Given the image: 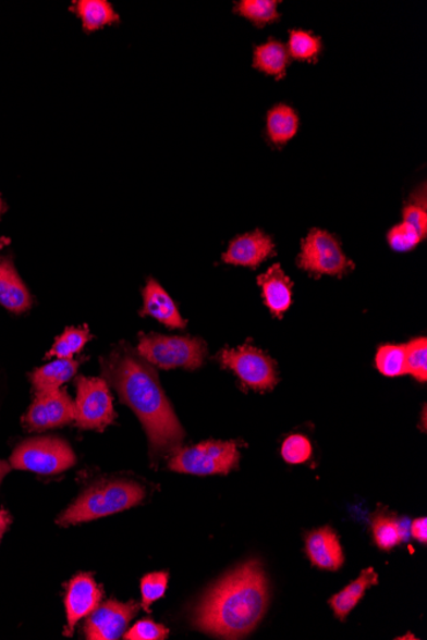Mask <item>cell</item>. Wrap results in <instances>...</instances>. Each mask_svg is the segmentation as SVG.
<instances>
[{"mask_svg":"<svg viewBox=\"0 0 427 640\" xmlns=\"http://www.w3.org/2000/svg\"><path fill=\"white\" fill-rule=\"evenodd\" d=\"M102 370L121 401L142 421L151 454L180 448L186 433L160 386L156 371L126 350L113 353L102 362Z\"/></svg>","mask_w":427,"mask_h":640,"instance_id":"1","label":"cell"},{"mask_svg":"<svg viewBox=\"0 0 427 640\" xmlns=\"http://www.w3.org/2000/svg\"><path fill=\"white\" fill-rule=\"evenodd\" d=\"M268 579L252 561L228 573L210 588L195 610L194 625L208 635L240 639L252 632L267 613Z\"/></svg>","mask_w":427,"mask_h":640,"instance_id":"2","label":"cell"},{"mask_svg":"<svg viewBox=\"0 0 427 640\" xmlns=\"http://www.w3.org/2000/svg\"><path fill=\"white\" fill-rule=\"evenodd\" d=\"M144 499V488L135 482L112 481L95 484L61 514L58 525L68 527L105 518L131 509Z\"/></svg>","mask_w":427,"mask_h":640,"instance_id":"3","label":"cell"},{"mask_svg":"<svg viewBox=\"0 0 427 640\" xmlns=\"http://www.w3.org/2000/svg\"><path fill=\"white\" fill-rule=\"evenodd\" d=\"M138 355L163 370H196L203 366L206 344L198 337L144 335L137 345Z\"/></svg>","mask_w":427,"mask_h":640,"instance_id":"4","label":"cell"},{"mask_svg":"<svg viewBox=\"0 0 427 640\" xmlns=\"http://www.w3.org/2000/svg\"><path fill=\"white\" fill-rule=\"evenodd\" d=\"M239 461V446L233 441H205L176 448L169 468L176 473L195 476L227 475L237 467Z\"/></svg>","mask_w":427,"mask_h":640,"instance_id":"5","label":"cell"},{"mask_svg":"<svg viewBox=\"0 0 427 640\" xmlns=\"http://www.w3.org/2000/svg\"><path fill=\"white\" fill-rule=\"evenodd\" d=\"M14 469L53 476L76 465V455L68 441L58 438H34L24 441L11 455Z\"/></svg>","mask_w":427,"mask_h":640,"instance_id":"6","label":"cell"},{"mask_svg":"<svg viewBox=\"0 0 427 640\" xmlns=\"http://www.w3.org/2000/svg\"><path fill=\"white\" fill-rule=\"evenodd\" d=\"M298 267L315 275L343 276L355 269L343 253L341 242L327 231L314 227L302 239Z\"/></svg>","mask_w":427,"mask_h":640,"instance_id":"7","label":"cell"},{"mask_svg":"<svg viewBox=\"0 0 427 640\" xmlns=\"http://www.w3.org/2000/svg\"><path fill=\"white\" fill-rule=\"evenodd\" d=\"M75 422L80 429L102 431L115 419L112 395L106 380L78 378Z\"/></svg>","mask_w":427,"mask_h":640,"instance_id":"8","label":"cell"},{"mask_svg":"<svg viewBox=\"0 0 427 640\" xmlns=\"http://www.w3.org/2000/svg\"><path fill=\"white\" fill-rule=\"evenodd\" d=\"M220 362L232 370L243 384L255 390H271L277 385L278 378L274 364L259 349L252 345H242L235 349L220 352Z\"/></svg>","mask_w":427,"mask_h":640,"instance_id":"9","label":"cell"},{"mask_svg":"<svg viewBox=\"0 0 427 640\" xmlns=\"http://www.w3.org/2000/svg\"><path fill=\"white\" fill-rule=\"evenodd\" d=\"M75 402L63 389L53 392L35 393V401L24 417L29 431L56 429L75 421Z\"/></svg>","mask_w":427,"mask_h":640,"instance_id":"10","label":"cell"},{"mask_svg":"<svg viewBox=\"0 0 427 640\" xmlns=\"http://www.w3.org/2000/svg\"><path fill=\"white\" fill-rule=\"evenodd\" d=\"M137 612L138 605L135 601L122 603L110 600L102 603L87 616L84 625L85 637L90 640L121 638Z\"/></svg>","mask_w":427,"mask_h":640,"instance_id":"11","label":"cell"},{"mask_svg":"<svg viewBox=\"0 0 427 640\" xmlns=\"http://www.w3.org/2000/svg\"><path fill=\"white\" fill-rule=\"evenodd\" d=\"M274 253L276 245L270 235L256 230L235 237L228 246L222 260L234 267L256 269Z\"/></svg>","mask_w":427,"mask_h":640,"instance_id":"12","label":"cell"},{"mask_svg":"<svg viewBox=\"0 0 427 640\" xmlns=\"http://www.w3.org/2000/svg\"><path fill=\"white\" fill-rule=\"evenodd\" d=\"M101 599L102 592L90 576L81 574L72 579L64 601L69 628L75 629L80 620L85 619L100 605Z\"/></svg>","mask_w":427,"mask_h":640,"instance_id":"13","label":"cell"},{"mask_svg":"<svg viewBox=\"0 0 427 640\" xmlns=\"http://www.w3.org/2000/svg\"><path fill=\"white\" fill-rule=\"evenodd\" d=\"M306 553L313 565L324 570H340L344 564L340 539L330 527L307 534Z\"/></svg>","mask_w":427,"mask_h":640,"instance_id":"14","label":"cell"},{"mask_svg":"<svg viewBox=\"0 0 427 640\" xmlns=\"http://www.w3.org/2000/svg\"><path fill=\"white\" fill-rule=\"evenodd\" d=\"M0 305L13 313H24L33 306V297L11 257H0Z\"/></svg>","mask_w":427,"mask_h":640,"instance_id":"15","label":"cell"},{"mask_svg":"<svg viewBox=\"0 0 427 640\" xmlns=\"http://www.w3.org/2000/svg\"><path fill=\"white\" fill-rule=\"evenodd\" d=\"M143 315L151 316V318L172 329H183L187 325V321L182 318L172 297L169 296L156 279L147 281L143 291Z\"/></svg>","mask_w":427,"mask_h":640,"instance_id":"16","label":"cell"},{"mask_svg":"<svg viewBox=\"0 0 427 640\" xmlns=\"http://www.w3.org/2000/svg\"><path fill=\"white\" fill-rule=\"evenodd\" d=\"M257 284L261 286L265 305L272 313L281 316L289 310L293 284L281 264H272L267 272L257 278Z\"/></svg>","mask_w":427,"mask_h":640,"instance_id":"17","label":"cell"},{"mask_svg":"<svg viewBox=\"0 0 427 640\" xmlns=\"http://www.w3.org/2000/svg\"><path fill=\"white\" fill-rule=\"evenodd\" d=\"M70 11L81 20L86 34L98 32L107 26L120 24L121 17L107 0H77Z\"/></svg>","mask_w":427,"mask_h":640,"instance_id":"18","label":"cell"},{"mask_svg":"<svg viewBox=\"0 0 427 640\" xmlns=\"http://www.w3.org/2000/svg\"><path fill=\"white\" fill-rule=\"evenodd\" d=\"M291 64L289 49L281 40L270 39L254 48V69L277 81L286 76Z\"/></svg>","mask_w":427,"mask_h":640,"instance_id":"19","label":"cell"},{"mask_svg":"<svg viewBox=\"0 0 427 640\" xmlns=\"http://www.w3.org/2000/svg\"><path fill=\"white\" fill-rule=\"evenodd\" d=\"M78 366V360L57 358L53 362L35 370L29 377L35 393L53 392V390L62 389L65 382L75 377Z\"/></svg>","mask_w":427,"mask_h":640,"instance_id":"20","label":"cell"},{"mask_svg":"<svg viewBox=\"0 0 427 640\" xmlns=\"http://www.w3.org/2000/svg\"><path fill=\"white\" fill-rule=\"evenodd\" d=\"M300 116L292 107L277 104L267 114V136L272 146L283 147L296 137Z\"/></svg>","mask_w":427,"mask_h":640,"instance_id":"21","label":"cell"},{"mask_svg":"<svg viewBox=\"0 0 427 640\" xmlns=\"http://www.w3.org/2000/svg\"><path fill=\"white\" fill-rule=\"evenodd\" d=\"M379 583L378 574L374 569H366L361 573V576L343 591L333 595V599L329 601L331 608L334 610V614L338 619L344 620L352 610L358 605V602L363 600L364 594L371 586Z\"/></svg>","mask_w":427,"mask_h":640,"instance_id":"22","label":"cell"},{"mask_svg":"<svg viewBox=\"0 0 427 640\" xmlns=\"http://www.w3.org/2000/svg\"><path fill=\"white\" fill-rule=\"evenodd\" d=\"M277 0H241L235 3L233 12L243 19L248 20L256 27H265L281 19Z\"/></svg>","mask_w":427,"mask_h":640,"instance_id":"23","label":"cell"},{"mask_svg":"<svg viewBox=\"0 0 427 640\" xmlns=\"http://www.w3.org/2000/svg\"><path fill=\"white\" fill-rule=\"evenodd\" d=\"M290 57L298 62L318 63L322 50L320 36L305 29H291L289 40Z\"/></svg>","mask_w":427,"mask_h":640,"instance_id":"24","label":"cell"},{"mask_svg":"<svg viewBox=\"0 0 427 640\" xmlns=\"http://www.w3.org/2000/svg\"><path fill=\"white\" fill-rule=\"evenodd\" d=\"M90 340V330L86 327L65 329L47 353V358L73 359Z\"/></svg>","mask_w":427,"mask_h":640,"instance_id":"25","label":"cell"},{"mask_svg":"<svg viewBox=\"0 0 427 640\" xmlns=\"http://www.w3.org/2000/svg\"><path fill=\"white\" fill-rule=\"evenodd\" d=\"M378 370L388 378L402 377L407 373L406 367V345L385 344L378 349L377 358Z\"/></svg>","mask_w":427,"mask_h":640,"instance_id":"26","label":"cell"},{"mask_svg":"<svg viewBox=\"0 0 427 640\" xmlns=\"http://www.w3.org/2000/svg\"><path fill=\"white\" fill-rule=\"evenodd\" d=\"M374 540L381 550H392L406 539V531L399 520L379 515L373 524Z\"/></svg>","mask_w":427,"mask_h":640,"instance_id":"27","label":"cell"},{"mask_svg":"<svg viewBox=\"0 0 427 640\" xmlns=\"http://www.w3.org/2000/svg\"><path fill=\"white\" fill-rule=\"evenodd\" d=\"M426 197V185L424 183L422 188L418 187L415 193L411 195L408 204L404 206L402 212L403 223L414 226L424 239L427 235Z\"/></svg>","mask_w":427,"mask_h":640,"instance_id":"28","label":"cell"},{"mask_svg":"<svg viewBox=\"0 0 427 640\" xmlns=\"http://www.w3.org/2000/svg\"><path fill=\"white\" fill-rule=\"evenodd\" d=\"M406 367L407 373H411L419 382L427 380V340L426 337H416L406 344Z\"/></svg>","mask_w":427,"mask_h":640,"instance_id":"29","label":"cell"},{"mask_svg":"<svg viewBox=\"0 0 427 640\" xmlns=\"http://www.w3.org/2000/svg\"><path fill=\"white\" fill-rule=\"evenodd\" d=\"M168 573L147 574L142 580V598L145 612H149L154 602H157L167 592Z\"/></svg>","mask_w":427,"mask_h":640,"instance_id":"30","label":"cell"},{"mask_svg":"<svg viewBox=\"0 0 427 640\" xmlns=\"http://www.w3.org/2000/svg\"><path fill=\"white\" fill-rule=\"evenodd\" d=\"M424 238L407 223L395 225L388 232L389 246L396 253H407L418 246Z\"/></svg>","mask_w":427,"mask_h":640,"instance_id":"31","label":"cell"},{"mask_svg":"<svg viewBox=\"0 0 427 640\" xmlns=\"http://www.w3.org/2000/svg\"><path fill=\"white\" fill-rule=\"evenodd\" d=\"M313 447L310 441L302 435H292L282 446V456L290 465H302L310 459Z\"/></svg>","mask_w":427,"mask_h":640,"instance_id":"32","label":"cell"},{"mask_svg":"<svg viewBox=\"0 0 427 640\" xmlns=\"http://www.w3.org/2000/svg\"><path fill=\"white\" fill-rule=\"evenodd\" d=\"M169 636V630L163 625L151 620H142L131 628L124 639L127 640H164Z\"/></svg>","mask_w":427,"mask_h":640,"instance_id":"33","label":"cell"},{"mask_svg":"<svg viewBox=\"0 0 427 640\" xmlns=\"http://www.w3.org/2000/svg\"><path fill=\"white\" fill-rule=\"evenodd\" d=\"M411 534L418 542L426 544L427 542V519L419 518L411 524Z\"/></svg>","mask_w":427,"mask_h":640,"instance_id":"34","label":"cell"},{"mask_svg":"<svg viewBox=\"0 0 427 640\" xmlns=\"http://www.w3.org/2000/svg\"><path fill=\"white\" fill-rule=\"evenodd\" d=\"M11 524L12 518L10 513H7L5 510H0V541H2L3 534L5 533L7 529H9Z\"/></svg>","mask_w":427,"mask_h":640,"instance_id":"35","label":"cell"},{"mask_svg":"<svg viewBox=\"0 0 427 640\" xmlns=\"http://www.w3.org/2000/svg\"><path fill=\"white\" fill-rule=\"evenodd\" d=\"M11 463L0 460V483L4 480V477L11 472Z\"/></svg>","mask_w":427,"mask_h":640,"instance_id":"36","label":"cell"},{"mask_svg":"<svg viewBox=\"0 0 427 640\" xmlns=\"http://www.w3.org/2000/svg\"><path fill=\"white\" fill-rule=\"evenodd\" d=\"M10 243H11V238L0 237V249L4 248L5 246H9Z\"/></svg>","mask_w":427,"mask_h":640,"instance_id":"37","label":"cell"},{"mask_svg":"<svg viewBox=\"0 0 427 640\" xmlns=\"http://www.w3.org/2000/svg\"><path fill=\"white\" fill-rule=\"evenodd\" d=\"M7 210V206L2 200V197H0V217L3 216V212Z\"/></svg>","mask_w":427,"mask_h":640,"instance_id":"38","label":"cell"}]
</instances>
